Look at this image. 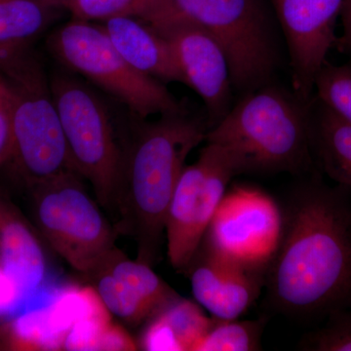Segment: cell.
I'll use <instances>...</instances> for the list:
<instances>
[{
    "mask_svg": "<svg viewBox=\"0 0 351 351\" xmlns=\"http://www.w3.org/2000/svg\"><path fill=\"white\" fill-rule=\"evenodd\" d=\"M348 188L313 181L284 216L265 284L284 313L329 316L351 307V204Z\"/></svg>",
    "mask_w": 351,
    "mask_h": 351,
    "instance_id": "6da1fadb",
    "label": "cell"
},
{
    "mask_svg": "<svg viewBox=\"0 0 351 351\" xmlns=\"http://www.w3.org/2000/svg\"><path fill=\"white\" fill-rule=\"evenodd\" d=\"M208 121L186 112L136 119L126 138L114 211L122 232L137 244V258L154 267L160 257L173 193L191 152L205 142Z\"/></svg>",
    "mask_w": 351,
    "mask_h": 351,
    "instance_id": "7a4b0ae2",
    "label": "cell"
},
{
    "mask_svg": "<svg viewBox=\"0 0 351 351\" xmlns=\"http://www.w3.org/2000/svg\"><path fill=\"white\" fill-rule=\"evenodd\" d=\"M243 96L209 129L205 142L233 152L243 173L309 171L314 158L311 101L271 83Z\"/></svg>",
    "mask_w": 351,
    "mask_h": 351,
    "instance_id": "3957f363",
    "label": "cell"
},
{
    "mask_svg": "<svg viewBox=\"0 0 351 351\" xmlns=\"http://www.w3.org/2000/svg\"><path fill=\"white\" fill-rule=\"evenodd\" d=\"M0 75L12 95V149L7 163L29 189L73 171L50 78L38 58L27 48L7 53Z\"/></svg>",
    "mask_w": 351,
    "mask_h": 351,
    "instance_id": "277c9868",
    "label": "cell"
},
{
    "mask_svg": "<svg viewBox=\"0 0 351 351\" xmlns=\"http://www.w3.org/2000/svg\"><path fill=\"white\" fill-rule=\"evenodd\" d=\"M71 167L93 189L99 204L114 211L126 140L110 108L89 85L68 73L50 76Z\"/></svg>",
    "mask_w": 351,
    "mask_h": 351,
    "instance_id": "5b68a950",
    "label": "cell"
},
{
    "mask_svg": "<svg viewBox=\"0 0 351 351\" xmlns=\"http://www.w3.org/2000/svg\"><path fill=\"white\" fill-rule=\"evenodd\" d=\"M47 45L60 63L112 95L136 119L184 112L163 82L127 63L103 25L73 19L53 32Z\"/></svg>",
    "mask_w": 351,
    "mask_h": 351,
    "instance_id": "8992f818",
    "label": "cell"
},
{
    "mask_svg": "<svg viewBox=\"0 0 351 351\" xmlns=\"http://www.w3.org/2000/svg\"><path fill=\"white\" fill-rule=\"evenodd\" d=\"M173 2L178 12L206 29L221 44L237 91L245 95L271 82L280 55L269 0Z\"/></svg>",
    "mask_w": 351,
    "mask_h": 351,
    "instance_id": "52a82bcc",
    "label": "cell"
},
{
    "mask_svg": "<svg viewBox=\"0 0 351 351\" xmlns=\"http://www.w3.org/2000/svg\"><path fill=\"white\" fill-rule=\"evenodd\" d=\"M75 171L31 189L39 232L73 269L93 274L117 249V233Z\"/></svg>",
    "mask_w": 351,
    "mask_h": 351,
    "instance_id": "ba28073f",
    "label": "cell"
},
{
    "mask_svg": "<svg viewBox=\"0 0 351 351\" xmlns=\"http://www.w3.org/2000/svg\"><path fill=\"white\" fill-rule=\"evenodd\" d=\"M244 174L239 157L221 145L206 143L196 162L184 166L171 198L165 240L171 265L184 271L204 239L228 184Z\"/></svg>",
    "mask_w": 351,
    "mask_h": 351,
    "instance_id": "9c48e42d",
    "label": "cell"
},
{
    "mask_svg": "<svg viewBox=\"0 0 351 351\" xmlns=\"http://www.w3.org/2000/svg\"><path fill=\"white\" fill-rule=\"evenodd\" d=\"M284 216L267 193L234 186L219 203L202 243L255 269H269L280 241Z\"/></svg>",
    "mask_w": 351,
    "mask_h": 351,
    "instance_id": "30bf717a",
    "label": "cell"
},
{
    "mask_svg": "<svg viewBox=\"0 0 351 351\" xmlns=\"http://www.w3.org/2000/svg\"><path fill=\"white\" fill-rule=\"evenodd\" d=\"M289 53L293 92L304 103L314 96V80L336 45V25L345 0H269Z\"/></svg>",
    "mask_w": 351,
    "mask_h": 351,
    "instance_id": "8fae6325",
    "label": "cell"
},
{
    "mask_svg": "<svg viewBox=\"0 0 351 351\" xmlns=\"http://www.w3.org/2000/svg\"><path fill=\"white\" fill-rule=\"evenodd\" d=\"M152 29L167 41L184 84L204 101L212 128L232 108L230 64L221 44L206 29L179 12Z\"/></svg>",
    "mask_w": 351,
    "mask_h": 351,
    "instance_id": "7c38bea8",
    "label": "cell"
},
{
    "mask_svg": "<svg viewBox=\"0 0 351 351\" xmlns=\"http://www.w3.org/2000/svg\"><path fill=\"white\" fill-rule=\"evenodd\" d=\"M184 272L196 302L218 319L243 315L258 299L267 278V270L225 257L203 243Z\"/></svg>",
    "mask_w": 351,
    "mask_h": 351,
    "instance_id": "4fadbf2b",
    "label": "cell"
},
{
    "mask_svg": "<svg viewBox=\"0 0 351 351\" xmlns=\"http://www.w3.org/2000/svg\"><path fill=\"white\" fill-rule=\"evenodd\" d=\"M0 269L29 300L43 287L47 263L38 234L17 206L0 193Z\"/></svg>",
    "mask_w": 351,
    "mask_h": 351,
    "instance_id": "5bb4252c",
    "label": "cell"
},
{
    "mask_svg": "<svg viewBox=\"0 0 351 351\" xmlns=\"http://www.w3.org/2000/svg\"><path fill=\"white\" fill-rule=\"evenodd\" d=\"M103 27L134 69L163 83H184L167 41L149 25L135 18L117 17L105 21Z\"/></svg>",
    "mask_w": 351,
    "mask_h": 351,
    "instance_id": "9a60e30c",
    "label": "cell"
},
{
    "mask_svg": "<svg viewBox=\"0 0 351 351\" xmlns=\"http://www.w3.org/2000/svg\"><path fill=\"white\" fill-rule=\"evenodd\" d=\"M211 322L197 302L179 295L147 321L138 346L147 351H195Z\"/></svg>",
    "mask_w": 351,
    "mask_h": 351,
    "instance_id": "2e32d148",
    "label": "cell"
},
{
    "mask_svg": "<svg viewBox=\"0 0 351 351\" xmlns=\"http://www.w3.org/2000/svg\"><path fill=\"white\" fill-rule=\"evenodd\" d=\"M309 113L313 157L332 181L351 189V124L314 96Z\"/></svg>",
    "mask_w": 351,
    "mask_h": 351,
    "instance_id": "e0dca14e",
    "label": "cell"
},
{
    "mask_svg": "<svg viewBox=\"0 0 351 351\" xmlns=\"http://www.w3.org/2000/svg\"><path fill=\"white\" fill-rule=\"evenodd\" d=\"M64 338L55 327L48 306H23L0 326L2 346L12 350H63Z\"/></svg>",
    "mask_w": 351,
    "mask_h": 351,
    "instance_id": "ac0fdd59",
    "label": "cell"
},
{
    "mask_svg": "<svg viewBox=\"0 0 351 351\" xmlns=\"http://www.w3.org/2000/svg\"><path fill=\"white\" fill-rule=\"evenodd\" d=\"M68 10L73 19L105 22L112 18L130 17L156 27L178 13L173 0H73Z\"/></svg>",
    "mask_w": 351,
    "mask_h": 351,
    "instance_id": "d6986e66",
    "label": "cell"
},
{
    "mask_svg": "<svg viewBox=\"0 0 351 351\" xmlns=\"http://www.w3.org/2000/svg\"><path fill=\"white\" fill-rule=\"evenodd\" d=\"M51 10L36 0H0V54L27 48L45 29Z\"/></svg>",
    "mask_w": 351,
    "mask_h": 351,
    "instance_id": "ffe728a7",
    "label": "cell"
},
{
    "mask_svg": "<svg viewBox=\"0 0 351 351\" xmlns=\"http://www.w3.org/2000/svg\"><path fill=\"white\" fill-rule=\"evenodd\" d=\"M99 269L110 272L152 304L156 311L180 295L157 276L151 265L130 260L117 248L97 270Z\"/></svg>",
    "mask_w": 351,
    "mask_h": 351,
    "instance_id": "44dd1931",
    "label": "cell"
},
{
    "mask_svg": "<svg viewBox=\"0 0 351 351\" xmlns=\"http://www.w3.org/2000/svg\"><path fill=\"white\" fill-rule=\"evenodd\" d=\"M90 276L94 277V288L112 315L138 325L157 313L152 304L107 270H97Z\"/></svg>",
    "mask_w": 351,
    "mask_h": 351,
    "instance_id": "7402d4cb",
    "label": "cell"
},
{
    "mask_svg": "<svg viewBox=\"0 0 351 351\" xmlns=\"http://www.w3.org/2000/svg\"><path fill=\"white\" fill-rule=\"evenodd\" d=\"M265 323L260 320L218 319L212 322L195 351H254L261 350Z\"/></svg>",
    "mask_w": 351,
    "mask_h": 351,
    "instance_id": "603a6c76",
    "label": "cell"
},
{
    "mask_svg": "<svg viewBox=\"0 0 351 351\" xmlns=\"http://www.w3.org/2000/svg\"><path fill=\"white\" fill-rule=\"evenodd\" d=\"M55 327L66 336L77 321L90 317L112 316L94 287H69L62 290L47 304Z\"/></svg>",
    "mask_w": 351,
    "mask_h": 351,
    "instance_id": "cb8c5ba5",
    "label": "cell"
},
{
    "mask_svg": "<svg viewBox=\"0 0 351 351\" xmlns=\"http://www.w3.org/2000/svg\"><path fill=\"white\" fill-rule=\"evenodd\" d=\"M314 97L351 124V62L341 66L326 62L314 80Z\"/></svg>",
    "mask_w": 351,
    "mask_h": 351,
    "instance_id": "d4e9b609",
    "label": "cell"
},
{
    "mask_svg": "<svg viewBox=\"0 0 351 351\" xmlns=\"http://www.w3.org/2000/svg\"><path fill=\"white\" fill-rule=\"evenodd\" d=\"M304 348L313 351H351V307L330 314L326 324L304 339Z\"/></svg>",
    "mask_w": 351,
    "mask_h": 351,
    "instance_id": "484cf974",
    "label": "cell"
},
{
    "mask_svg": "<svg viewBox=\"0 0 351 351\" xmlns=\"http://www.w3.org/2000/svg\"><path fill=\"white\" fill-rule=\"evenodd\" d=\"M112 316L90 317L77 321L71 328L64 338V350H98L101 336Z\"/></svg>",
    "mask_w": 351,
    "mask_h": 351,
    "instance_id": "4316f807",
    "label": "cell"
},
{
    "mask_svg": "<svg viewBox=\"0 0 351 351\" xmlns=\"http://www.w3.org/2000/svg\"><path fill=\"white\" fill-rule=\"evenodd\" d=\"M12 95L5 78L0 75V168L8 162L12 149Z\"/></svg>",
    "mask_w": 351,
    "mask_h": 351,
    "instance_id": "83f0119b",
    "label": "cell"
},
{
    "mask_svg": "<svg viewBox=\"0 0 351 351\" xmlns=\"http://www.w3.org/2000/svg\"><path fill=\"white\" fill-rule=\"evenodd\" d=\"M27 301L19 286L0 269V317L17 313Z\"/></svg>",
    "mask_w": 351,
    "mask_h": 351,
    "instance_id": "f1b7e54d",
    "label": "cell"
},
{
    "mask_svg": "<svg viewBox=\"0 0 351 351\" xmlns=\"http://www.w3.org/2000/svg\"><path fill=\"white\" fill-rule=\"evenodd\" d=\"M138 346L123 327L112 322L108 325L101 336L98 350H137Z\"/></svg>",
    "mask_w": 351,
    "mask_h": 351,
    "instance_id": "f546056e",
    "label": "cell"
},
{
    "mask_svg": "<svg viewBox=\"0 0 351 351\" xmlns=\"http://www.w3.org/2000/svg\"><path fill=\"white\" fill-rule=\"evenodd\" d=\"M341 20L343 24V34L337 40V44L339 49L348 54L351 60V0H345L343 2Z\"/></svg>",
    "mask_w": 351,
    "mask_h": 351,
    "instance_id": "4dcf8cb0",
    "label": "cell"
},
{
    "mask_svg": "<svg viewBox=\"0 0 351 351\" xmlns=\"http://www.w3.org/2000/svg\"><path fill=\"white\" fill-rule=\"evenodd\" d=\"M39 3L43 5L48 7V8H59V7H64L68 8L69 4L73 1V0H36Z\"/></svg>",
    "mask_w": 351,
    "mask_h": 351,
    "instance_id": "1f68e13d",
    "label": "cell"
},
{
    "mask_svg": "<svg viewBox=\"0 0 351 351\" xmlns=\"http://www.w3.org/2000/svg\"><path fill=\"white\" fill-rule=\"evenodd\" d=\"M6 54H7V53H6ZM4 55H5V54H0V61H1L2 57H3Z\"/></svg>",
    "mask_w": 351,
    "mask_h": 351,
    "instance_id": "d6a6232c",
    "label": "cell"
}]
</instances>
